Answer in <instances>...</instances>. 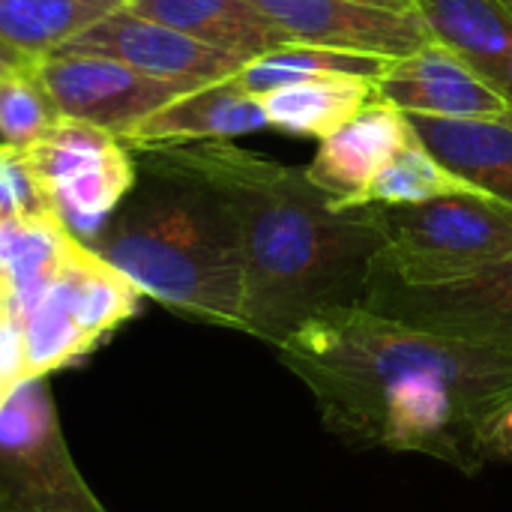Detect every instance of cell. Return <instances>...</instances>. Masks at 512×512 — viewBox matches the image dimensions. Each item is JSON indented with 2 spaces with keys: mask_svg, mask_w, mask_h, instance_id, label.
<instances>
[{
  "mask_svg": "<svg viewBox=\"0 0 512 512\" xmlns=\"http://www.w3.org/2000/svg\"><path fill=\"white\" fill-rule=\"evenodd\" d=\"M21 153L63 228L87 246L138 183L132 150L84 120L60 117Z\"/></svg>",
  "mask_w": 512,
  "mask_h": 512,
  "instance_id": "cell-5",
  "label": "cell"
},
{
  "mask_svg": "<svg viewBox=\"0 0 512 512\" xmlns=\"http://www.w3.org/2000/svg\"><path fill=\"white\" fill-rule=\"evenodd\" d=\"M72 240L51 210L0 222V285L12 315L24 318L36 306L54 282Z\"/></svg>",
  "mask_w": 512,
  "mask_h": 512,
  "instance_id": "cell-18",
  "label": "cell"
},
{
  "mask_svg": "<svg viewBox=\"0 0 512 512\" xmlns=\"http://www.w3.org/2000/svg\"><path fill=\"white\" fill-rule=\"evenodd\" d=\"M27 381V345L24 324L9 309L0 315V393L6 396L15 384Z\"/></svg>",
  "mask_w": 512,
  "mask_h": 512,
  "instance_id": "cell-24",
  "label": "cell"
},
{
  "mask_svg": "<svg viewBox=\"0 0 512 512\" xmlns=\"http://www.w3.org/2000/svg\"><path fill=\"white\" fill-rule=\"evenodd\" d=\"M375 99L420 117H512L510 99L441 42L390 60L375 78Z\"/></svg>",
  "mask_w": 512,
  "mask_h": 512,
  "instance_id": "cell-11",
  "label": "cell"
},
{
  "mask_svg": "<svg viewBox=\"0 0 512 512\" xmlns=\"http://www.w3.org/2000/svg\"><path fill=\"white\" fill-rule=\"evenodd\" d=\"M390 60L372 57V54H354V51H336V48H318V45H303L291 42L285 48H276L270 54H261L249 60L234 81L249 90L252 96H264L282 84L309 78V75H324V72H345V75H363V78H378Z\"/></svg>",
  "mask_w": 512,
  "mask_h": 512,
  "instance_id": "cell-20",
  "label": "cell"
},
{
  "mask_svg": "<svg viewBox=\"0 0 512 512\" xmlns=\"http://www.w3.org/2000/svg\"><path fill=\"white\" fill-rule=\"evenodd\" d=\"M465 192H480V189H474L468 180L453 174L417 135L387 168H381L366 183V189L351 201L348 210L366 204H420V201L465 195Z\"/></svg>",
  "mask_w": 512,
  "mask_h": 512,
  "instance_id": "cell-21",
  "label": "cell"
},
{
  "mask_svg": "<svg viewBox=\"0 0 512 512\" xmlns=\"http://www.w3.org/2000/svg\"><path fill=\"white\" fill-rule=\"evenodd\" d=\"M30 69L57 105L60 117L84 120L117 138L132 132L171 99L195 90L144 75L120 60L78 51H54Z\"/></svg>",
  "mask_w": 512,
  "mask_h": 512,
  "instance_id": "cell-8",
  "label": "cell"
},
{
  "mask_svg": "<svg viewBox=\"0 0 512 512\" xmlns=\"http://www.w3.org/2000/svg\"><path fill=\"white\" fill-rule=\"evenodd\" d=\"M294 42L399 60L435 42L417 9H381L357 0H252Z\"/></svg>",
  "mask_w": 512,
  "mask_h": 512,
  "instance_id": "cell-10",
  "label": "cell"
},
{
  "mask_svg": "<svg viewBox=\"0 0 512 512\" xmlns=\"http://www.w3.org/2000/svg\"><path fill=\"white\" fill-rule=\"evenodd\" d=\"M57 120L60 111L36 81L33 69H18L0 81V144L27 150Z\"/></svg>",
  "mask_w": 512,
  "mask_h": 512,
  "instance_id": "cell-22",
  "label": "cell"
},
{
  "mask_svg": "<svg viewBox=\"0 0 512 512\" xmlns=\"http://www.w3.org/2000/svg\"><path fill=\"white\" fill-rule=\"evenodd\" d=\"M363 306L408 327L512 351V258L441 285H405L375 264Z\"/></svg>",
  "mask_w": 512,
  "mask_h": 512,
  "instance_id": "cell-7",
  "label": "cell"
},
{
  "mask_svg": "<svg viewBox=\"0 0 512 512\" xmlns=\"http://www.w3.org/2000/svg\"><path fill=\"white\" fill-rule=\"evenodd\" d=\"M366 210L384 234L375 264L405 285L453 282L512 258V204L483 192Z\"/></svg>",
  "mask_w": 512,
  "mask_h": 512,
  "instance_id": "cell-4",
  "label": "cell"
},
{
  "mask_svg": "<svg viewBox=\"0 0 512 512\" xmlns=\"http://www.w3.org/2000/svg\"><path fill=\"white\" fill-rule=\"evenodd\" d=\"M276 357L348 447L417 453L462 474L486 468V423L512 396V351L408 327L366 306L309 318Z\"/></svg>",
  "mask_w": 512,
  "mask_h": 512,
  "instance_id": "cell-1",
  "label": "cell"
},
{
  "mask_svg": "<svg viewBox=\"0 0 512 512\" xmlns=\"http://www.w3.org/2000/svg\"><path fill=\"white\" fill-rule=\"evenodd\" d=\"M51 210L45 192L30 174L24 153L0 144V222ZM54 213V210H51Z\"/></svg>",
  "mask_w": 512,
  "mask_h": 512,
  "instance_id": "cell-23",
  "label": "cell"
},
{
  "mask_svg": "<svg viewBox=\"0 0 512 512\" xmlns=\"http://www.w3.org/2000/svg\"><path fill=\"white\" fill-rule=\"evenodd\" d=\"M138 168L207 183L228 204L243 258V333L279 348L309 318L363 306L384 234L366 207L336 210L306 168L231 141L129 147Z\"/></svg>",
  "mask_w": 512,
  "mask_h": 512,
  "instance_id": "cell-2",
  "label": "cell"
},
{
  "mask_svg": "<svg viewBox=\"0 0 512 512\" xmlns=\"http://www.w3.org/2000/svg\"><path fill=\"white\" fill-rule=\"evenodd\" d=\"M90 249L150 297L195 321L243 333V258L237 222L207 183L138 168Z\"/></svg>",
  "mask_w": 512,
  "mask_h": 512,
  "instance_id": "cell-3",
  "label": "cell"
},
{
  "mask_svg": "<svg viewBox=\"0 0 512 512\" xmlns=\"http://www.w3.org/2000/svg\"><path fill=\"white\" fill-rule=\"evenodd\" d=\"M258 99L267 126L321 141L360 114L369 102H375V78L324 72L282 84Z\"/></svg>",
  "mask_w": 512,
  "mask_h": 512,
  "instance_id": "cell-17",
  "label": "cell"
},
{
  "mask_svg": "<svg viewBox=\"0 0 512 512\" xmlns=\"http://www.w3.org/2000/svg\"><path fill=\"white\" fill-rule=\"evenodd\" d=\"M123 6L213 48L237 54L246 63L294 42L252 0H126Z\"/></svg>",
  "mask_w": 512,
  "mask_h": 512,
  "instance_id": "cell-15",
  "label": "cell"
},
{
  "mask_svg": "<svg viewBox=\"0 0 512 512\" xmlns=\"http://www.w3.org/2000/svg\"><path fill=\"white\" fill-rule=\"evenodd\" d=\"M504 96L512 102V60H510V69H507V81H504Z\"/></svg>",
  "mask_w": 512,
  "mask_h": 512,
  "instance_id": "cell-28",
  "label": "cell"
},
{
  "mask_svg": "<svg viewBox=\"0 0 512 512\" xmlns=\"http://www.w3.org/2000/svg\"><path fill=\"white\" fill-rule=\"evenodd\" d=\"M6 312V291H3V285H0V315Z\"/></svg>",
  "mask_w": 512,
  "mask_h": 512,
  "instance_id": "cell-29",
  "label": "cell"
},
{
  "mask_svg": "<svg viewBox=\"0 0 512 512\" xmlns=\"http://www.w3.org/2000/svg\"><path fill=\"white\" fill-rule=\"evenodd\" d=\"M504 3H507V6H510V9H512V0H504Z\"/></svg>",
  "mask_w": 512,
  "mask_h": 512,
  "instance_id": "cell-30",
  "label": "cell"
},
{
  "mask_svg": "<svg viewBox=\"0 0 512 512\" xmlns=\"http://www.w3.org/2000/svg\"><path fill=\"white\" fill-rule=\"evenodd\" d=\"M18 69H30L21 57H15L12 51H6V48H0V81L6 78V75H12V72H18Z\"/></svg>",
  "mask_w": 512,
  "mask_h": 512,
  "instance_id": "cell-26",
  "label": "cell"
},
{
  "mask_svg": "<svg viewBox=\"0 0 512 512\" xmlns=\"http://www.w3.org/2000/svg\"><path fill=\"white\" fill-rule=\"evenodd\" d=\"M420 141L474 189L512 204V117H420L408 114Z\"/></svg>",
  "mask_w": 512,
  "mask_h": 512,
  "instance_id": "cell-14",
  "label": "cell"
},
{
  "mask_svg": "<svg viewBox=\"0 0 512 512\" xmlns=\"http://www.w3.org/2000/svg\"><path fill=\"white\" fill-rule=\"evenodd\" d=\"M267 129V117L261 99L243 90L234 75L195 87L147 120H141L120 141L126 147L135 144H180V141H231L237 135H249Z\"/></svg>",
  "mask_w": 512,
  "mask_h": 512,
  "instance_id": "cell-13",
  "label": "cell"
},
{
  "mask_svg": "<svg viewBox=\"0 0 512 512\" xmlns=\"http://www.w3.org/2000/svg\"><path fill=\"white\" fill-rule=\"evenodd\" d=\"M483 456H486V465L489 462H512V396L486 423Z\"/></svg>",
  "mask_w": 512,
  "mask_h": 512,
  "instance_id": "cell-25",
  "label": "cell"
},
{
  "mask_svg": "<svg viewBox=\"0 0 512 512\" xmlns=\"http://www.w3.org/2000/svg\"><path fill=\"white\" fill-rule=\"evenodd\" d=\"M435 42L504 93L512 60V9L504 0H417Z\"/></svg>",
  "mask_w": 512,
  "mask_h": 512,
  "instance_id": "cell-16",
  "label": "cell"
},
{
  "mask_svg": "<svg viewBox=\"0 0 512 512\" xmlns=\"http://www.w3.org/2000/svg\"><path fill=\"white\" fill-rule=\"evenodd\" d=\"M123 3L126 0H0V48L33 66Z\"/></svg>",
  "mask_w": 512,
  "mask_h": 512,
  "instance_id": "cell-19",
  "label": "cell"
},
{
  "mask_svg": "<svg viewBox=\"0 0 512 512\" xmlns=\"http://www.w3.org/2000/svg\"><path fill=\"white\" fill-rule=\"evenodd\" d=\"M12 498L39 512H105L69 459L45 378L15 384L0 402V512Z\"/></svg>",
  "mask_w": 512,
  "mask_h": 512,
  "instance_id": "cell-6",
  "label": "cell"
},
{
  "mask_svg": "<svg viewBox=\"0 0 512 512\" xmlns=\"http://www.w3.org/2000/svg\"><path fill=\"white\" fill-rule=\"evenodd\" d=\"M417 138L405 111L390 102H369L333 135L321 138L309 162V180L330 198L336 210H348L366 183L387 168Z\"/></svg>",
  "mask_w": 512,
  "mask_h": 512,
  "instance_id": "cell-12",
  "label": "cell"
},
{
  "mask_svg": "<svg viewBox=\"0 0 512 512\" xmlns=\"http://www.w3.org/2000/svg\"><path fill=\"white\" fill-rule=\"evenodd\" d=\"M357 3L381 6V9H399V12H411V9H417V0H357Z\"/></svg>",
  "mask_w": 512,
  "mask_h": 512,
  "instance_id": "cell-27",
  "label": "cell"
},
{
  "mask_svg": "<svg viewBox=\"0 0 512 512\" xmlns=\"http://www.w3.org/2000/svg\"><path fill=\"white\" fill-rule=\"evenodd\" d=\"M60 51L111 57L144 75L174 81L183 87H204L231 78L246 66L243 57L213 48L153 18L135 15L126 6H117L114 12L102 15Z\"/></svg>",
  "mask_w": 512,
  "mask_h": 512,
  "instance_id": "cell-9",
  "label": "cell"
}]
</instances>
